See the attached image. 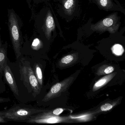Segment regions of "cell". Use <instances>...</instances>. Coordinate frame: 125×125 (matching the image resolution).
Here are the masks:
<instances>
[{"mask_svg":"<svg viewBox=\"0 0 125 125\" xmlns=\"http://www.w3.org/2000/svg\"><path fill=\"white\" fill-rule=\"evenodd\" d=\"M10 101V99L9 98H2V97H0V103L9 102Z\"/></svg>","mask_w":125,"mask_h":125,"instance_id":"17","label":"cell"},{"mask_svg":"<svg viewBox=\"0 0 125 125\" xmlns=\"http://www.w3.org/2000/svg\"><path fill=\"white\" fill-rule=\"evenodd\" d=\"M114 70L115 69L112 66L104 65L98 69L96 74L98 76L106 75L112 73Z\"/></svg>","mask_w":125,"mask_h":125,"instance_id":"9","label":"cell"},{"mask_svg":"<svg viewBox=\"0 0 125 125\" xmlns=\"http://www.w3.org/2000/svg\"><path fill=\"white\" fill-rule=\"evenodd\" d=\"M40 44V41L38 39H35L33 41L32 45L34 47L37 46Z\"/></svg>","mask_w":125,"mask_h":125,"instance_id":"18","label":"cell"},{"mask_svg":"<svg viewBox=\"0 0 125 125\" xmlns=\"http://www.w3.org/2000/svg\"><path fill=\"white\" fill-rule=\"evenodd\" d=\"M74 76H71L53 85L50 90L45 95L42 101L46 102L60 95L62 93L65 91L73 83Z\"/></svg>","mask_w":125,"mask_h":125,"instance_id":"4","label":"cell"},{"mask_svg":"<svg viewBox=\"0 0 125 125\" xmlns=\"http://www.w3.org/2000/svg\"><path fill=\"white\" fill-rule=\"evenodd\" d=\"M5 122H6V121L4 119L1 117H0V123H5Z\"/></svg>","mask_w":125,"mask_h":125,"instance_id":"20","label":"cell"},{"mask_svg":"<svg viewBox=\"0 0 125 125\" xmlns=\"http://www.w3.org/2000/svg\"><path fill=\"white\" fill-rule=\"evenodd\" d=\"M115 73H111L109 74H107L106 76L103 77L99 80L94 85L93 88V91L94 92L96 91L104 86L111 80L115 76Z\"/></svg>","mask_w":125,"mask_h":125,"instance_id":"6","label":"cell"},{"mask_svg":"<svg viewBox=\"0 0 125 125\" xmlns=\"http://www.w3.org/2000/svg\"><path fill=\"white\" fill-rule=\"evenodd\" d=\"M9 28L12 45L17 59L21 55V39L19 22L16 14L13 11L9 14Z\"/></svg>","mask_w":125,"mask_h":125,"instance_id":"3","label":"cell"},{"mask_svg":"<svg viewBox=\"0 0 125 125\" xmlns=\"http://www.w3.org/2000/svg\"><path fill=\"white\" fill-rule=\"evenodd\" d=\"M103 24L104 26L109 27L112 25L113 24V20L110 18H106L103 20Z\"/></svg>","mask_w":125,"mask_h":125,"instance_id":"14","label":"cell"},{"mask_svg":"<svg viewBox=\"0 0 125 125\" xmlns=\"http://www.w3.org/2000/svg\"><path fill=\"white\" fill-rule=\"evenodd\" d=\"M33 71L38 80L41 87L43 85V76L42 70L38 64H35L33 66Z\"/></svg>","mask_w":125,"mask_h":125,"instance_id":"10","label":"cell"},{"mask_svg":"<svg viewBox=\"0 0 125 125\" xmlns=\"http://www.w3.org/2000/svg\"><path fill=\"white\" fill-rule=\"evenodd\" d=\"M78 56L76 54H72L66 55L61 58L59 62V66L60 67H65L74 63L77 61Z\"/></svg>","mask_w":125,"mask_h":125,"instance_id":"7","label":"cell"},{"mask_svg":"<svg viewBox=\"0 0 125 125\" xmlns=\"http://www.w3.org/2000/svg\"><path fill=\"white\" fill-rule=\"evenodd\" d=\"M5 79L14 95L19 96V92L16 80L9 66L6 64L3 71Z\"/></svg>","mask_w":125,"mask_h":125,"instance_id":"5","label":"cell"},{"mask_svg":"<svg viewBox=\"0 0 125 125\" xmlns=\"http://www.w3.org/2000/svg\"><path fill=\"white\" fill-rule=\"evenodd\" d=\"M73 0H67L65 3L64 7L66 9H69L71 8L73 4Z\"/></svg>","mask_w":125,"mask_h":125,"instance_id":"15","label":"cell"},{"mask_svg":"<svg viewBox=\"0 0 125 125\" xmlns=\"http://www.w3.org/2000/svg\"><path fill=\"white\" fill-rule=\"evenodd\" d=\"M101 5L103 7H105L107 5V0H100Z\"/></svg>","mask_w":125,"mask_h":125,"instance_id":"19","label":"cell"},{"mask_svg":"<svg viewBox=\"0 0 125 125\" xmlns=\"http://www.w3.org/2000/svg\"><path fill=\"white\" fill-rule=\"evenodd\" d=\"M115 104L110 103H107L102 105L100 107L101 110L103 112H106L109 111L112 109Z\"/></svg>","mask_w":125,"mask_h":125,"instance_id":"13","label":"cell"},{"mask_svg":"<svg viewBox=\"0 0 125 125\" xmlns=\"http://www.w3.org/2000/svg\"><path fill=\"white\" fill-rule=\"evenodd\" d=\"M63 109L62 108H58L54 110L52 112H50L52 114L55 115H60L61 113L63 112Z\"/></svg>","mask_w":125,"mask_h":125,"instance_id":"16","label":"cell"},{"mask_svg":"<svg viewBox=\"0 0 125 125\" xmlns=\"http://www.w3.org/2000/svg\"><path fill=\"white\" fill-rule=\"evenodd\" d=\"M44 112V110L36 108L16 106L0 111V117L5 120L21 121L27 120L32 115Z\"/></svg>","mask_w":125,"mask_h":125,"instance_id":"2","label":"cell"},{"mask_svg":"<svg viewBox=\"0 0 125 125\" xmlns=\"http://www.w3.org/2000/svg\"><path fill=\"white\" fill-rule=\"evenodd\" d=\"M113 53L116 56H121L124 52V50L123 46L120 44H115L112 48Z\"/></svg>","mask_w":125,"mask_h":125,"instance_id":"11","label":"cell"},{"mask_svg":"<svg viewBox=\"0 0 125 125\" xmlns=\"http://www.w3.org/2000/svg\"><path fill=\"white\" fill-rule=\"evenodd\" d=\"M6 52L3 47L0 45V74L3 72V69L7 64Z\"/></svg>","mask_w":125,"mask_h":125,"instance_id":"8","label":"cell"},{"mask_svg":"<svg viewBox=\"0 0 125 125\" xmlns=\"http://www.w3.org/2000/svg\"><path fill=\"white\" fill-rule=\"evenodd\" d=\"M54 21L53 18L51 16H48L46 20V25L48 29L52 28L54 25Z\"/></svg>","mask_w":125,"mask_h":125,"instance_id":"12","label":"cell"},{"mask_svg":"<svg viewBox=\"0 0 125 125\" xmlns=\"http://www.w3.org/2000/svg\"><path fill=\"white\" fill-rule=\"evenodd\" d=\"M19 66L21 79L28 92L36 96L40 94L41 87L30 63L26 59L22 58Z\"/></svg>","mask_w":125,"mask_h":125,"instance_id":"1","label":"cell"}]
</instances>
